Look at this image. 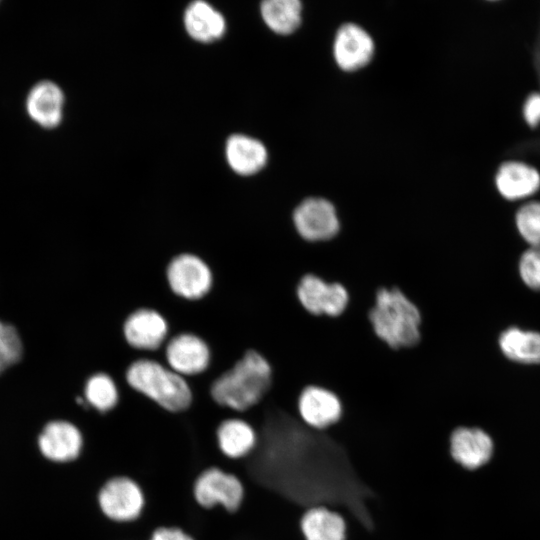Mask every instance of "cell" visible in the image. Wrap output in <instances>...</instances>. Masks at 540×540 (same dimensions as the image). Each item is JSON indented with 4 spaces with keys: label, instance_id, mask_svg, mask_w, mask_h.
<instances>
[{
    "label": "cell",
    "instance_id": "cell-27",
    "mask_svg": "<svg viewBox=\"0 0 540 540\" xmlns=\"http://www.w3.org/2000/svg\"><path fill=\"white\" fill-rule=\"evenodd\" d=\"M522 118L528 128L540 126V92L529 93L522 103Z\"/></svg>",
    "mask_w": 540,
    "mask_h": 540
},
{
    "label": "cell",
    "instance_id": "cell-25",
    "mask_svg": "<svg viewBox=\"0 0 540 540\" xmlns=\"http://www.w3.org/2000/svg\"><path fill=\"white\" fill-rule=\"evenodd\" d=\"M22 343L16 329L0 321V362L7 368L20 360Z\"/></svg>",
    "mask_w": 540,
    "mask_h": 540
},
{
    "label": "cell",
    "instance_id": "cell-29",
    "mask_svg": "<svg viewBox=\"0 0 540 540\" xmlns=\"http://www.w3.org/2000/svg\"><path fill=\"white\" fill-rule=\"evenodd\" d=\"M5 369V366L0 362V373Z\"/></svg>",
    "mask_w": 540,
    "mask_h": 540
},
{
    "label": "cell",
    "instance_id": "cell-2",
    "mask_svg": "<svg viewBox=\"0 0 540 540\" xmlns=\"http://www.w3.org/2000/svg\"><path fill=\"white\" fill-rule=\"evenodd\" d=\"M373 334L392 350L409 349L421 341L422 315L398 287H380L367 314Z\"/></svg>",
    "mask_w": 540,
    "mask_h": 540
},
{
    "label": "cell",
    "instance_id": "cell-20",
    "mask_svg": "<svg viewBox=\"0 0 540 540\" xmlns=\"http://www.w3.org/2000/svg\"><path fill=\"white\" fill-rule=\"evenodd\" d=\"M305 540H346L342 515L324 506L308 508L300 522Z\"/></svg>",
    "mask_w": 540,
    "mask_h": 540
},
{
    "label": "cell",
    "instance_id": "cell-11",
    "mask_svg": "<svg viewBox=\"0 0 540 540\" xmlns=\"http://www.w3.org/2000/svg\"><path fill=\"white\" fill-rule=\"evenodd\" d=\"M98 501L102 512L119 522L139 517L144 506V496L138 484L127 477H114L101 488Z\"/></svg>",
    "mask_w": 540,
    "mask_h": 540
},
{
    "label": "cell",
    "instance_id": "cell-24",
    "mask_svg": "<svg viewBox=\"0 0 540 540\" xmlns=\"http://www.w3.org/2000/svg\"><path fill=\"white\" fill-rule=\"evenodd\" d=\"M515 226L529 247L540 246V201L522 204L515 213Z\"/></svg>",
    "mask_w": 540,
    "mask_h": 540
},
{
    "label": "cell",
    "instance_id": "cell-28",
    "mask_svg": "<svg viewBox=\"0 0 540 540\" xmlns=\"http://www.w3.org/2000/svg\"><path fill=\"white\" fill-rule=\"evenodd\" d=\"M150 540H193L179 528L161 527L156 529Z\"/></svg>",
    "mask_w": 540,
    "mask_h": 540
},
{
    "label": "cell",
    "instance_id": "cell-7",
    "mask_svg": "<svg viewBox=\"0 0 540 540\" xmlns=\"http://www.w3.org/2000/svg\"><path fill=\"white\" fill-rule=\"evenodd\" d=\"M293 223L298 235L308 242H323L334 238L340 221L334 205L324 198L304 199L293 211Z\"/></svg>",
    "mask_w": 540,
    "mask_h": 540
},
{
    "label": "cell",
    "instance_id": "cell-16",
    "mask_svg": "<svg viewBox=\"0 0 540 540\" xmlns=\"http://www.w3.org/2000/svg\"><path fill=\"white\" fill-rule=\"evenodd\" d=\"M64 95L51 81L37 83L29 92L26 102L29 116L44 128H54L62 119Z\"/></svg>",
    "mask_w": 540,
    "mask_h": 540
},
{
    "label": "cell",
    "instance_id": "cell-19",
    "mask_svg": "<svg viewBox=\"0 0 540 540\" xmlns=\"http://www.w3.org/2000/svg\"><path fill=\"white\" fill-rule=\"evenodd\" d=\"M184 26L194 40L204 43L221 38L226 29L222 14L205 1H194L187 6Z\"/></svg>",
    "mask_w": 540,
    "mask_h": 540
},
{
    "label": "cell",
    "instance_id": "cell-18",
    "mask_svg": "<svg viewBox=\"0 0 540 540\" xmlns=\"http://www.w3.org/2000/svg\"><path fill=\"white\" fill-rule=\"evenodd\" d=\"M217 441L226 457L243 460L254 450L257 433L249 421L242 418H229L218 426Z\"/></svg>",
    "mask_w": 540,
    "mask_h": 540
},
{
    "label": "cell",
    "instance_id": "cell-17",
    "mask_svg": "<svg viewBox=\"0 0 540 540\" xmlns=\"http://www.w3.org/2000/svg\"><path fill=\"white\" fill-rule=\"evenodd\" d=\"M225 155L229 166L240 175H252L267 162V150L257 139L234 134L227 140Z\"/></svg>",
    "mask_w": 540,
    "mask_h": 540
},
{
    "label": "cell",
    "instance_id": "cell-15",
    "mask_svg": "<svg viewBox=\"0 0 540 540\" xmlns=\"http://www.w3.org/2000/svg\"><path fill=\"white\" fill-rule=\"evenodd\" d=\"M38 444L42 454L55 462L76 459L82 449L83 438L79 429L64 420L49 422L42 430Z\"/></svg>",
    "mask_w": 540,
    "mask_h": 540
},
{
    "label": "cell",
    "instance_id": "cell-14",
    "mask_svg": "<svg viewBox=\"0 0 540 540\" xmlns=\"http://www.w3.org/2000/svg\"><path fill=\"white\" fill-rule=\"evenodd\" d=\"M333 50L337 64L350 71L363 67L371 60L374 42L359 25L345 23L336 33Z\"/></svg>",
    "mask_w": 540,
    "mask_h": 540
},
{
    "label": "cell",
    "instance_id": "cell-22",
    "mask_svg": "<svg viewBox=\"0 0 540 540\" xmlns=\"http://www.w3.org/2000/svg\"><path fill=\"white\" fill-rule=\"evenodd\" d=\"M261 14L265 23L275 32H293L301 22V2L299 0H266L261 4Z\"/></svg>",
    "mask_w": 540,
    "mask_h": 540
},
{
    "label": "cell",
    "instance_id": "cell-12",
    "mask_svg": "<svg viewBox=\"0 0 540 540\" xmlns=\"http://www.w3.org/2000/svg\"><path fill=\"white\" fill-rule=\"evenodd\" d=\"M494 452L491 436L477 427L457 426L449 437L452 460L464 470H476L488 463Z\"/></svg>",
    "mask_w": 540,
    "mask_h": 540
},
{
    "label": "cell",
    "instance_id": "cell-5",
    "mask_svg": "<svg viewBox=\"0 0 540 540\" xmlns=\"http://www.w3.org/2000/svg\"><path fill=\"white\" fill-rule=\"evenodd\" d=\"M303 309L313 316L338 317L349 304V292L340 282H327L314 273H306L295 289Z\"/></svg>",
    "mask_w": 540,
    "mask_h": 540
},
{
    "label": "cell",
    "instance_id": "cell-8",
    "mask_svg": "<svg viewBox=\"0 0 540 540\" xmlns=\"http://www.w3.org/2000/svg\"><path fill=\"white\" fill-rule=\"evenodd\" d=\"M167 366L183 377L196 376L210 366L212 354L204 338L192 332H181L166 343Z\"/></svg>",
    "mask_w": 540,
    "mask_h": 540
},
{
    "label": "cell",
    "instance_id": "cell-4",
    "mask_svg": "<svg viewBox=\"0 0 540 540\" xmlns=\"http://www.w3.org/2000/svg\"><path fill=\"white\" fill-rule=\"evenodd\" d=\"M165 277L171 292L186 301H199L213 287V272L208 263L191 252H182L170 259Z\"/></svg>",
    "mask_w": 540,
    "mask_h": 540
},
{
    "label": "cell",
    "instance_id": "cell-13",
    "mask_svg": "<svg viewBox=\"0 0 540 540\" xmlns=\"http://www.w3.org/2000/svg\"><path fill=\"white\" fill-rule=\"evenodd\" d=\"M494 186L504 200H525L540 191V172L525 161L507 160L496 168Z\"/></svg>",
    "mask_w": 540,
    "mask_h": 540
},
{
    "label": "cell",
    "instance_id": "cell-9",
    "mask_svg": "<svg viewBox=\"0 0 540 540\" xmlns=\"http://www.w3.org/2000/svg\"><path fill=\"white\" fill-rule=\"evenodd\" d=\"M122 333L130 348L144 352L156 351L167 339L169 324L156 309L141 307L125 318Z\"/></svg>",
    "mask_w": 540,
    "mask_h": 540
},
{
    "label": "cell",
    "instance_id": "cell-6",
    "mask_svg": "<svg viewBox=\"0 0 540 540\" xmlns=\"http://www.w3.org/2000/svg\"><path fill=\"white\" fill-rule=\"evenodd\" d=\"M194 496L205 508L221 505L225 510L234 513L244 502L245 486L237 475L219 468H209L197 478Z\"/></svg>",
    "mask_w": 540,
    "mask_h": 540
},
{
    "label": "cell",
    "instance_id": "cell-10",
    "mask_svg": "<svg viewBox=\"0 0 540 540\" xmlns=\"http://www.w3.org/2000/svg\"><path fill=\"white\" fill-rule=\"evenodd\" d=\"M297 410L305 425L315 430H326L340 420L343 406L334 391L317 384H308L299 394Z\"/></svg>",
    "mask_w": 540,
    "mask_h": 540
},
{
    "label": "cell",
    "instance_id": "cell-21",
    "mask_svg": "<svg viewBox=\"0 0 540 540\" xmlns=\"http://www.w3.org/2000/svg\"><path fill=\"white\" fill-rule=\"evenodd\" d=\"M503 355L516 363L540 364V332L509 327L499 337Z\"/></svg>",
    "mask_w": 540,
    "mask_h": 540
},
{
    "label": "cell",
    "instance_id": "cell-3",
    "mask_svg": "<svg viewBox=\"0 0 540 540\" xmlns=\"http://www.w3.org/2000/svg\"><path fill=\"white\" fill-rule=\"evenodd\" d=\"M130 388L169 412H182L192 403L193 394L185 377L150 358L132 361L125 370Z\"/></svg>",
    "mask_w": 540,
    "mask_h": 540
},
{
    "label": "cell",
    "instance_id": "cell-23",
    "mask_svg": "<svg viewBox=\"0 0 540 540\" xmlns=\"http://www.w3.org/2000/svg\"><path fill=\"white\" fill-rule=\"evenodd\" d=\"M84 399L98 412L112 410L118 403L119 391L111 375L102 371L90 375L85 382Z\"/></svg>",
    "mask_w": 540,
    "mask_h": 540
},
{
    "label": "cell",
    "instance_id": "cell-26",
    "mask_svg": "<svg viewBox=\"0 0 540 540\" xmlns=\"http://www.w3.org/2000/svg\"><path fill=\"white\" fill-rule=\"evenodd\" d=\"M523 283L532 290H540V246L529 247L523 252L518 264Z\"/></svg>",
    "mask_w": 540,
    "mask_h": 540
},
{
    "label": "cell",
    "instance_id": "cell-1",
    "mask_svg": "<svg viewBox=\"0 0 540 540\" xmlns=\"http://www.w3.org/2000/svg\"><path fill=\"white\" fill-rule=\"evenodd\" d=\"M272 387L270 362L261 352L250 348L213 380L210 395L218 405L244 413L260 405Z\"/></svg>",
    "mask_w": 540,
    "mask_h": 540
}]
</instances>
